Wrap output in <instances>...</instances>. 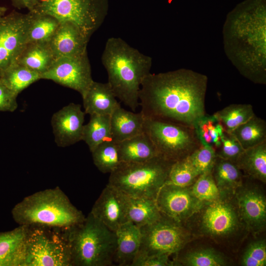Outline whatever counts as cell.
Returning <instances> with one entry per match:
<instances>
[{
    "instance_id": "8fae6325",
    "label": "cell",
    "mask_w": 266,
    "mask_h": 266,
    "mask_svg": "<svg viewBox=\"0 0 266 266\" xmlns=\"http://www.w3.org/2000/svg\"><path fill=\"white\" fill-rule=\"evenodd\" d=\"M139 228L141 239L137 255L177 254L190 238L189 232L182 224L163 214L154 223Z\"/></svg>"
},
{
    "instance_id": "836d02e7",
    "label": "cell",
    "mask_w": 266,
    "mask_h": 266,
    "mask_svg": "<svg viewBox=\"0 0 266 266\" xmlns=\"http://www.w3.org/2000/svg\"><path fill=\"white\" fill-rule=\"evenodd\" d=\"M200 144L218 148L225 131L215 116L205 115L193 127Z\"/></svg>"
},
{
    "instance_id": "7c38bea8",
    "label": "cell",
    "mask_w": 266,
    "mask_h": 266,
    "mask_svg": "<svg viewBox=\"0 0 266 266\" xmlns=\"http://www.w3.org/2000/svg\"><path fill=\"white\" fill-rule=\"evenodd\" d=\"M32 12H13L0 17V79L17 60L27 43Z\"/></svg>"
},
{
    "instance_id": "9c48e42d",
    "label": "cell",
    "mask_w": 266,
    "mask_h": 266,
    "mask_svg": "<svg viewBox=\"0 0 266 266\" xmlns=\"http://www.w3.org/2000/svg\"><path fill=\"white\" fill-rule=\"evenodd\" d=\"M192 217L199 234L216 240L231 238L245 229L234 194H221L218 199L203 203Z\"/></svg>"
},
{
    "instance_id": "ab89813d",
    "label": "cell",
    "mask_w": 266,
    "mask_h": 266,
    "mask_svg": "<svg viewBox=\"0 0 266 266\" xmlns=\"http://www.w3.org/2000/svg\"><path fill=\"white\" fill-rule=\"evenodd\" d=\"M218 148V152H216L218 157L234 163L245 150L232 134L226 132L221 137V145Z\"/></svg>"
},
{
    "instance_id": "f1b7e54d",
    "label": "cell",
    "mask_w": 266,
    "mask_h": 266,
    "mask_svg": "<svg viewBox=\"0 0 266 266\" xmlns=\"http://www.w3.org/2000/svg\"><path fill=\"white\" fill-rule=\"evenodd\" d=\"M111 139L110 115L92 114L84 125L82 140L92 152L99 144Z\"/></svg>"
},
{
    "instance_id": "d6986e66",
    "label": "cell",
    "mask_w": 266,
    "mask_h": 266,
    "mask_svg": "<svg viewBox=\"0 0 266 266\" xmlns=\"http://www.w3.org/2000/svg\"><path fill=\"white\" fill-rule=\"evenodd\" d=\"M29 227L0 233V266H24Z\"/></svg>"
},
{
    "instance_id": "5b68a950",
    "label": "cell",
    "mask_w": 266,
    "mask_h": 266,
    "mask_svg": "<svg viewBox=\"0 0 266 266\" xmlns=\"http://www.w3.org/2000/svg\"><path fill=\"white\" fill-rule=\"evenodd\" d=\"M72 266H109L116 249L115 233L90 212L81 223L67 230Z\"/></svg>"
},
{
    "instance_id": "7402d4cb",
    "label": "cell",
    "mask_w": 266,
    "mask_h": 266,
    "mask_svg": "<svg viewBox=\"0 0 266 266\" xmlns=\"http://www.w3.org/2000/svg\"><path fill=\"white\" fill-rule=\"evenodd\" d=\"M144 119L141 111L134 113L119 106L110 115L111 139L118 143L143 133Z\"/></svg>"
},
{
    "instance_id": "4dcf8cb0",
    "label": "cell",
    "mask_w": 266,
    "mask_h": 266,
    "mask_svg": "<svg viewBox=\"0 0 266 266\" xmlns=\"http://www.w3.org/2000/svg\"><path fill=\"white\" fill-rule=\"evenodd\" d=\"M31 12L33 17L28 31L27 43H48L60 22L52 16Z\"/></svg>"
},
{
    "instance_id": "ffe728a7",
    "label": "cell",
    "mask_w": 266,
    "mask_h": 266,
    "mask_svg": "<svg viewBox=\"0 0 266 266\" xmlns=\"http://www.w3.org/2000/svg\"><path fill=\"white\" fill-rule=\"evenodd\" d=\"M116 245L114 262L120 266H131L141 244L139 228L130 221L122 224L115 232Z\"/></svg>"
},
{
    "instance_id": "4fadbf2b",
    "label": "cell",
    "mask_w": 266,
    "mask_h": 266,
    "mask_svg": "<svg viewBox=\"0 0 266 266\" xmlns=\"http://www.w3.org/2000/svg\"><path fill=\"white\" fill-rule=\"evenodd\" d=\"M40 77L75 90L82 97L94 81L87 53L79 56L55 59Z\"/></svg>"
},
{
    "instance_id": "603a6c76",
    "label": "cell",
    "mask_w": 266,
    "mask_h": 266,
    "mask_svg": "<svg viewBox=\"0 0 266 266\" xmlns=\"http://www.w3.org/2000/svg\"><path fill=\"white\" fill-rule=\"evenodd\" d=\"M121 163H140L160 155L144 132L117 143Z\"/></svg>"
},
{
    "instance_id": "484cf974",
    "label": "cell",
    "mask_w": 266,
    "mask_h": 266,
    "mask_svg": "<svg viewBox=\"0 0 266 266\" xmlns=\"http://www.w3.org/2000/svg\"><path fill=\"white\" fill-rule=\"evenodd\" d=\"M252 178L266 182V141L245 149L235 163Z\"/></svg>"
},
{
    "instance_id": "4316f807",
    "label": "cell",
    "mask_w": 266,
    "mask_h": 266,
    "mask_svg": "<svg viewBox=\"0 0 266 266\" xmlns=\"http://www.w3.org/2000/svg\"><path fill=\"white\" fill-rule=\"evenodd\" d=\"M126 210L128 221L138 227L154 223L162 216L155 200L152 199L127 196Z\"/></svg>"
},
{
    "instance_id": "277c9868",
    "label": "cell",
    "mask_w": 266,
    "mask_h": 266,
    "mask_svg": "<svg viewBox=\"0 0 266 266\" xmlns=\"http://www.w3.org/2000/svg\"><path fill=\"white\" fill-rule=\"evenodd\" d=\"M19 226L68 230L85 219L59 187L38 191L25 197L12 209Z\"/></svg>"
},
{
    "instance_id": "7a4b0ae2",
    "label": "cell",
    "mask_w": 266,
    "mask_h": 266,
    "mask_svg": "<svg viewBox=\"0 0 266 266\" xmlns=\"http://www.w3.org/2000/svg\"><path fill=\"white\" fill-rule=\"evenodd\" d=\"M226 55L244 77L266 84V0H245L226 17L223 28Z\"/></svg>"
},
{
    "instance_id": "30bf717a",
    "label": "cell",
    "mask_w": 266,
    "mask_h": 266,
    "mask_svg": "<svg viewBox=\"0 0 266 266\" xmlns=\"http://www.w3.org/2000/svg\"><path fill=\"white\" fill-rule=\"evenodd\" d=\"M143 129L159 155L173 162L187 157L201 145L194 129L184 125L145 117Z\"/></svg>"
},
{
    "instance_id": "d6a6232c",
    "label": "cell",
    "mask_w": 266,
    "mask_h": 266,
    "mask_svg": "<svg viewBox=\"0 0 266 266\" xmlns=\"http://www.w3.org/2000/svg\"><path fill=\"white\" fill-rule=\"evenodd\" d=\"M173 262L174 266L178 264L187 266H224L229 264L223 254L210 248L191 251L177 258Z\"/></svg>"
},
{
    "instance_id": "f546056e",
    "label": "cell",
    "mask_w": 266,
    "mask_h": 266,
    "mask_svg": "<svg viewBox=\"0 0 266 266\" xmlns=\"http://www.w3.org/2000/svg\"><path fill=\"white\" fill-rule=\"evenodd\" d=\"M254 115L253 106L250 104H232L213 114L227 133H230Z\"/></svg>"
},
{
    "instance_id": "83f0119b",
    "label": "cell",
    "mask_w": 266,
    "mask_h": 266,
    "mask_svg": "<svg viewBox=\"0 0 266 266\" xmlns=\"http://www.w3.org/2000/svg\"><path fill=\"white\" fill-rule=\"evenodd\" d=\"M244 149L257 145L266 141V122L255 114L230 133Z\"/></svg>"
},
{
    "instance_id": "ee69618b",
    "label": "cell",
    "mask_w": 266,
    "mask_h": 266,
    "mask_svg": "<svg viewBox=\"0 0 266 266\" xmlns=\"http://www.w3.org/2000/svg\"><path fill=\"white\" fill-rule=\"evenodd\" d=\"M6 9L5 7L0 6V17L2 16Z\"/></svg>"
},
{
    "instance_id": "e575fe53",
    "label": "cell",
    "mask_w": 266,
    "mask_h": 266,
    "mask_svg": "<svg viewBox=\"0 0 266 266\" xmlns=\"http://www.w3.org/2000/svg\"><path fill=\"white\" fill-rule=\"evenodd\" d=\"M15 94L41 79L40 74L18 64L11 66L0 78Z\"/></svg>"
},
{
    "instance_id": "9a60e30c",
    "label": "cell",
    "mask_w": 266,
    "mask_h": 266,
    "mask_svg": "<svg viewBox=\"0 0 266 266\" xmlns=\"http://www.w3.org/2000/svg\"><path fill=\"white\" fill-rule=\"evenodd\" d=\"M234 196L245 228L254 234L264 231L266 225V198L261 188L243 182Z\"/></svg>"
},
{
    "instance_id": "cb8c5ba5",
    "label": "cell",
    "mask_w": 266,
    "mask_h": 266,
    "mask_svg": "<svg viewBox=\"0 0 266 266\" xmlns=\"http://www.w3.org/2000/svg\"><path fill=\"white\" fill-rule=\"evenodd\" d=\"M54 60L48 43L29 42L26 44L16 63L39 73L41 76L49 69Z\"/></svg>"
},
{
    "instance_id": "5bb4252c",
    "label": "cell",
    "mask_w": 266,
    "mask_h": 266,
    "mask_svg": "<svg viewBox=\"0 0 266 266\" xmlns=\"http://www.w3.org/2000/svg\"><path fill=\"white\" fill-rule=\"evenodd\" d=\"M155 201L162 214L182 224L203 204L194 195L191 186L181 187L168 183L161 187Z\"/></svg>"
},
{
    "instance_id": "ba28073f",
    "label": "cell",
    "mask_w": 266,
    "mask_h": 266,
    "mask_svg": "<svg viewBox=\"0 0 266 266\" xmlns=\"http://www.w3.org/2000/svg\"><path fill=\"white\" fill-rule=\"evenodd\" d=\"M24 266H72L67 230L29 227Z\"/></svg>"
},
{
    "instance_id": "2e32d148",
    "label": "cell",
    "mask_w": 266,
    "mask_h": 266,
    "mask_svg": "<svg viewBox=\"0 0 266 266\" xmlns=\"http://www.w3.org/2000/svg\"><path fill=\"white\" fill-rule=\"evenodd\" d=\"M85 114L80 104L70 103L53 115L51 125L58 146L67 147L82 140Z\"/></svg>"
},
{
    "instance_id": "60d3db41",
    "label": "cell",
    "mask_w": 266,
    "mask_h": 266,
    "mask_svg": "<svg viewBox=\"0 0 266 266\" xmlns=\"http://www.w3.org/2000/svg\"><path fill=\"white\" fill-rule=\"evenodd\" d=\"M166 254L152 255H137L131 266H172L174 262L170 261Z\"/></svg>"
},
{
    "instance_id": "8992f818",
    "label": "cell",
    "mask_w": 266,
    "mask_h": 266,
    "mask_svg": "<svg viewBox=\"0 0 266 266\" xmlns=\"http://www.w3.org/2000/svg\"><path fill=\"white\" fill-rule=\"evenodd\" d=\"M174 162L158 155L140 163H121L110 173L107 184L129 197L155 200Z\"/></svg>"
},
{
    "instance_id": "ac0fdd59",
    "label": "cell",
    "mask_w": 266,
    "mask_h": 266,
    "mask_svg": "<svg viewBox=\"0 0 266 266\" xmlns=\"http://www.w3.org/2000/svg\"><path fill=\"white\" fill-rule=\"evenodd\" d=\"M90 38L76 25L69 22H60L48 43L55 60L87 53Z\"/></svg>"
},
{
    "instance_id": "7bdbcfd3",
    "label": "cell",
    "mask_w": 266,
    "mask_h": 266,
    "mask_svg": "<svg viewBox=\"0 0 266 266\" xmlns=\"http://www.w3.org/2000/svg\"><path fill=\"white\" fill-rule=\"evenodd\" d=\"M13 4L19 8H27L32 10L37 0H11Z\"/></svg>"
},
{
    "instance_id": "74e56055",
    "label": "cell",
    "mask_w": 266,
    "mask_h": 266,
    "mask_svg": "<svg viewBox=\"0 0 266 266\" xmlns=\"http://www.w3.org/2000/svg\"><path fill=\"white\" fill-rule=\"evenodd\" d=\"M191 188L196 197L203 203L214 200L221 195L211 172L200 175L191 185Z\"/></svg>"
},
{
    "instance_id": "1f68e13d",
    "label": "cell",
    "mask_w": 266,
    "mask_h": 266,
    "mask_svg": "<svg viewBox=\"0 0 266 266\" xmlns=\"http://www.w3.org/2000/svg\"><path fill=\"white\" fill-rule=\"evenodd\" d=\"M91 153L94 164L103 173H111L121 163L117 143L111 139L99 144Z\"/></svg>"
},
{
    "instance_id": "d590c367",
    "label": "cell",
    "mask_w": 266,
    "mask_h": 266,
    "mask_svg": "<svg viewBox=\"0 0 266 266\" xmlns=\"http://www.w3.org/2000/svg\"><path fill=\"white\" fill-rule=\"evenodd\" d=\"M199 176L186 157L173 163L165 183L181 187L190 186Z\"/></svg>"
},
{
    "instance_id": "f35d334b",
    "label": "cell",
    "mask_w": 266,
    "mask_h": 266,
    "mask_svg": "<svg viewBox=\"0 0 266 266\" xmlns=\"http://www.w3.org/2000/svg\"><path fill=\"white\" fill-rule=\"evenodd\" d=\"M244 266H265L266 265V243L265 239L251 242L245 249L241 261Z\"/></svg>"
},
{
    "instance_id": "8d00e7d4",
    "label": "cell",
    "mask_w": 266,
    "mask_h": 266,
    "mask_svg": "<svg viewBox=\"0 0 266 266\" xmlns=\"http://www.w3.org/2000/svg\"><path fill=\"white\" fill-rule=\"evenodd\" d=\"M186 158L200 175L212 171L217 158L216 151L212 146L201 144Z\"/></svg>"
},
{
    "instance_id": "6da1fadb",
    "label": "cell",
    "mask_w": 266,
    "mask_h": 266,
    "mask_svg": "<svg viewBox=\"0 0 266 266\" xmlns=\"http://www.w3.org/2000/svg\"><path fill=\"white\" fill-rule=\"evenodd\" d=\"M208 78L186 68L148 74L139 93L141 112L157 119L193 129L205 115Z\"/></svg>"
},
{
    "instance_id": "e0dca14e",
    "label": "cell",
    "mask_w": 266,
    "mask_h": 266,
    "mask_svg": "<svg viewBox=\"0 0 266 266\" xmlns=\"http://www.w3.org/2000/svg\"><path fill=\"white\" fill-rule=\"evenodd\" d=\"M127 196L107 184L95 202L90 213L110 230L115 232L128 221Z\"/></svg>"
},
{
    "instance_id": "52a82bcc",
    "label": "cell",
    "mask_w": 266,
    "mask_h": 266,
    "mask_svg": "<svg viewBox=\"0 0 266 266\" xmlns=\"http://www.w3.org/2000/svg\"><path fill=\"white\" fill-rule=\"evenodd\" d=\"M108 10V0H37L29 11L72 23L90 38L102 24Z\"/></svg>"
},
{
    "instance_id": "3957f363",
    "label": "cell",
    "mask_w": 266,
    "mask_h": 266,
    "mask_svg": "<svg viewBox=\"0 0 266 266\" xmlns=\"http://www.w3.org/2000/svg\"><path fill=\"white\" fill-rule=\"evenodd\" d=\"M101 61L115 97L135 111L139 105L141 84L150 73L152 58L122 38L111 37L105 43Z\"/></svg>"
},
{
    "instance_id": "44dd1931",
    "label": "cell",
    "mask_w": 266,
    "mask_h": 266,
    "mask_svg": "<svg viewBox=\"0 0 266 266\" xmlns=\"http://www.w3.org/2000/svg\"><path fill=\"white\" fill-rule=\"evenodd\" d=\"M82 98L84 112L90 115H111L120 105L108 82L94 81Z\"/></svg>"
},
{
    "instance_id": "d4e9b609",
    "label": "cell",
    "mask_w": 266,
    "mask_h": 266,
    "mask_svg": "<svg viewBox=\"0 0 266 266\" xmlns=\"http://www.w3.org/2000/svg\"><path fill=\"white\" fill-rule=\"evenodd\" d=\"M211 172L221 194L233 195L243 182L241 170L237 165L217 156Z\"/></svg>"
},
{
    "instance_id": "b9f144b4",
    "label": "cell",
    "mask_w": 266,
    "mask_h": 266,
    "mask_svg": "<svg viewBox=\"0 0 266 266\" xmlns=\"http://www.w3.org/2000/svg\"><path fill=\"white\" fill-rule=\"evenodd\" d=\"M17 96L0 79V111H15L18 107Z\"/></svg>"
}]
</instances>
